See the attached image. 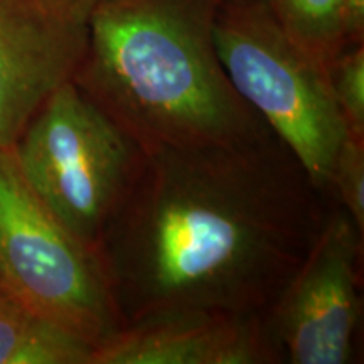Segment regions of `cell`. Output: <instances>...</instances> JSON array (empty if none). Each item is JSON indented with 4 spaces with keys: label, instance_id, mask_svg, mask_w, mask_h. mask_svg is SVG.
Returning <instances> with one entry per match:
<instances>
[{
    "label": "cell",
    "instance_id": "cell-1",
    "mask_svg": "<svg viewBox=\"0 0 364 364\" xmlns=\"http://www.w3.org/2000/svg\"><path fill=\"white\" fill-rule=\"evenodd\" d=\"M331 203L272 129L145 150L93 255L122 326L182 309L267 314Z\"/></svg>",
    "mask_w": 364,
    "mask_h": 364
},
{
    "label": "cell",
    "instance_id": "cell-2",
    "mask_svg": "<svg viewBox=\"0 0 364 364\" xmlns=\"http://www.w3.org/2000/svg\"><path fill=\"white\" fill-rule=\"evenodd\" d=\"M220 0H100L76 86L142 150L230 145L270 130L215 44Z\"/></svg>",
    "mask_w": 364,
    "mask_h": 364
},
{
    "label": "cell",
    "instance_id": "cell-3",
    "mask_svg": "<svg viewBox=\"0 0 364 364\" xmlns=\"http://www.w3.org/2000/svg\"><path fill=\"white\" fill-rule=\"evenodd\" d=\"M11 150L34 194L91 253L144 159L73 80L49 95Z\"/></svg>",
    "mask_w": 364,
    "mask_h": 364
},
{
    "label": "cell",
    "instance_id": "cell-4",
    "mask_svg": "<svg viewBox=\"0 0 364 364\" xmlns=\"http://www.w3.org/2000/svg\"><path fill=\"white\" fill-rule=\"evenodd\" d=\"M215 44L240 97L331 196L332 166L348 130L327 71L289 39L268 0H220Z\"/></svg>",
    "mask_w": 364,
    "mask_h": 364
},
{
    "label": "cell",
    "instance_id": "cell-5",
    "mask_svg": "<svg viewBox=\"0 0 364 364\" xmlns=\"http://www.w3.org/2000/svg\"><path fill=\"white\" fill-rule=\"evenodd\" d=\"M0 284L93 349L122 326L95 255L34 194L11 149H0Z\"/></svg>",
    "mask_w": 364,
    "mask_h": 364
},
{
    "label": "cell",
    "instance_id": "cell-6",
    "mask_svg": "<svg viewBox=\"0 0 364 364\" xmlns=\"http://www.w3.org/2000/svg\"><path fill=\"white\" fill-rule=\"evenodd\" d=\"M364 231L332 199L306 260L265 314L284 364L358 361Z\"/></svg>",
    "mask_w": 364,
    "mask_h": 364
},
{
    "label": "cell",
    "instance_id": "cell-7",
    "mask_svg": "<svg viewBox=\"0 0 364 364\" xmlns=\"http://www.w3.org/2000/svg\"><path fill=\"white\" fill-rule=\"evenodd\" d=\"M100 0H0V149L75 78Z\"/></svg>",
    "mask_w": 364,
    "mask_h": 364
},
{
    "label": "cell",
    "instance_id": "cell-8",
    "mask_svg": "<svg viewBox=\"0 0 364 364\" xmlns=\"http://www.w3.org/2000/svg\"><path fill=\"white\" fill-rule=\"evenodd\" d=\"M91 364H284L265 314L182 309L122 326Z\"/></svg>",
    "mask_w": 364,
    "mask_h": 364
},
{
    "label": "cell",
    "instance_id": "cell-9",
    "mask_svg": "<svg viewBox=\"0 0 364 364\" xmlns=\"http://www.w3.org/2000/svg\"><path fill=\"white\" fill-rule=\"evenodd\" d=\"M93 346L0 290V364H91Z\"/></svg>",
    "mask_w": 364,
    "mask_h": 364
},
{
    "label": "cell",
    "instance_id": "cell-10",
    "mask_svg": "<svg viewBox=\"0 0 364 364\" xmlns=\"http://www.w3.org/2000/svg\"><path fill=\"white\" fill-rule=\"evenodd\" d=\"M268 6L289 39L326 71L344 51L343 0H268Z\"/></svg>",
    "mask_w": 364,
    "mask_h": 364
},
{
    "label": "cell",
    "instance_id": "cell-11",
    "mask_svg": "<svg viewBox=\"0 0 364 364\" xmlns=\"http://www.w3.org/2000/svg\"><path fill=\"white\" fill-rule=\"evenodd\" d=\"M327 78L348 134L364 139V44L346 48L331 63Z\"/></svg>",
    "mask_w": 364,
    "mask_h": 364
},
{
    "label": "cell",
    "instance_id": "cell-12",
    "mask_svg": "<svg viewBox=\"0 0 364 364\" xmlns=\"http://www.w3.org/2000/svg\"><path fill=\"white\" fill-rule=\"evenodd\" d=\"M331 196L364 231V139L346 135L331 174Z\"/></svg>",
    "mask_w": 364,
    "mask_h": 364
},
{
    "label": "cell",
    "instance_id": "cell-13",
    "mask_svg": "<svg viewBox=\"0 0 364 364\" xmlns=\"http://www.w3.org/2000/svg\"><path fill=\"white\" fill-rule=\"evenodd\" d=\"M341 36L344 49L364 44V0H343Z\"/></svg>",
    "mask_w": 364,
    "mask_h": 364
},
{
    "label": "cell",
    "instance_id": "cell-14",
    "mask_svg": "<svg viewBox=\"0 0 364 364\" xmlns=\"http://www.w3.org/2000/svg\"><path fill=\"white\" fill-rule=\"evenodd\" d=\"M4 289V287H2V284H0V290H2Z\"/></svg>",
    "mask_w": 364,
    "mask_h": 364
}]
</instances>
